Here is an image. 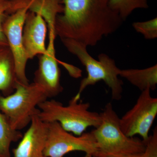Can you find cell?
I'll list each match as a JSON object with an SVG mask.
<instances>
[{"mask_svg":"<svg viewBox=\"0 0 157 157\" xmlns=\"http://www.w3.org/2000/svg\"><path fill=\"white\" fill-rule=\"evenodd\" d=\"M110 0H63L56 21V35L94 46L117 31L124 21L110 8Z\"/></svg>","mask_w":157,"mask_h":157,"instance_id":"cell-1","label":"cell"},{"mask_svg":"<svg viewBox=\"0 0 157 157\" xmlns=\"http://www.w3.org/2000/svg\"><path fill=\"white\" fill-rule=\"evenodd\" d=\"M65 47L76 56L85 67L87 76L82 80L78 92L74 98L80 100L82 93L90 86L103 81L110 89L112 99L119 101L122 98L123 83L118 78L120 69L117 67L115 61L106 54L98 56V60L88 52L87 46L81 42L70 39H61Z\"/></svg>","mask_w":157,"mask_h":157,"instance_id":"cell-2","label":"cell"},{"mask_svg":"<svg viewBox=\"0 0 157 157\" xmlns=\"http://www.w3.org/2000/svg\"><path fill=\"white\" fill-rule=\"evenodd\" d=\"M89 103H83L74 97L67 106L54 99L45 100L38 106V115L46 123L56 122L67 132L76 136L88 128H98L101 123L100 113L89 110Z\"/></svg>","mask_w":157,"mask_h":157,"instance_id":"cell-3","label":"cell"},{"mask_svg":"<svg viewBox=\"0 0 157 157\" xmlns=\"http://www.w3.org/2000/svg\"><path fill=\"white\" fill-rule=\"evenodd\" d=\"M48 99L38 85L34 82L23 84L16 80L13 93L0 95V110L8 118L12 128L20 131L30 124L39 111L38 106Z\"/></svg>","mask_w":157,"mask_h":157,"instance_id":"cell-4","label":"cell"},{"mask_svg":"<svg viewBox=\"0 0 157 157\" xmlns=\"http://www.w3.org/2000/svg\"><path fill=\"white\" fill-rule=\"evenodd\" d=\"M100 125L92 131L98 144V150L112 154H127L144 152L146 144L137 137H130L122 131L120 118L110 102L100 113Z\"/></svg>","mask_w":157,"mask_h":157,"instance_id":"cell-5","label":"cell"},{"mask_svg":"<svg viewBox=\"0 0 157 157\" xmlns=\"http://www.w3.org/2000/svg\"><path fill=\"white\" fill-rule=\"evenodd\" d=\"M48 124L47 139L44 153L46 157H63L70 152L85 153L92 156L99 149L92 132L76 136L67 132L56 122Z\"/></svg>","mask_w":157,"mask_h":157,"instance_id":"cell-6","label":"cell"},{"mask_svg":"<svg viewBox=\"0 0 157 157\" xmlns=\"http://www.w3.org/2000/svg\"><path fill=\"white\" fill-rule=\"evenodd\" d=\"M149 88L141 92L132 109L120 119L122 131L127 137L138 135L146 142L157 115V98L151 95Z\"/></svg>","mask_w":157,"mask_h":157,"instance_id":"cell-7","label":"cell"},{"mask_svg":"<svg viewBox=\"0 0 157 157\" xmlns=\"http://www.w3.org/2000/svg\"><path fill=\"white\" fill-rule=\"evenodd\" d=\"M28 8H22L10 14L4 22V33L13 56L16 80L23 84L29 83L26 73L27 56L23 41V29Z\"/></svg>","mask_w":157,"mask_h":157,"instance_id":"cell-8","label":"cell"},{"mask_svg":"<svg viewBox=\"0 0 157 157\" xmlns=\"http://www.w3.org/2000/svg\"><path fill=\"white\" fill-rule=\"evenodd\" d=\"M55 39L49 37L46 52L39 55V67L34 79V83L43 89L48 98L56 97L63 90L60 82V70L56 57Z\"/></svg>","mask_w":157,"mask_h":157,"instance_id":"cell-9","label":"cell"},{"mask_svg":"<svg viewBox=\"0 0 157 157\" xmlns=\"http://www.w3.org/2000/svg\"><path fill=\"white\" fill-rule=\"evenodd\" d=\"M39 111L32 117L29 127L18 145L12 150L13 157H46L44 151L48 124L41 120L38 115Z\"/></svg>","mask_w":157,"mask_h":157,"instance_id":"cell-10","label":"cell"},{"mask_svg":"<svg viewBox=\"0 0 157 157\" xmlns=\"http://www.w3.org/2000/svg\"><path fill=\"white\" fill-rule=\"evenodd\" d=\"M47 28V24L41 15L28 11L23 29V41L29 59L46 52Z\"/></svg>","mask_w":157,"mask_h":157,"instance_id":"cell-11","label":"cell"},{"mask_svg":"<svg viewBox=\"0 0 157 157\" xmlns=\"http://www.w3.org/2000/svg\"><path fill=\"white\" fill-rule=\"evenodd\" d=\"M63 0H11L12 11L14 12L22 8L40 14L47 24L49 37L56 38L55 25L58 15L63 13Z\"/></svg>","mask_w":157,"mask_h":157,"instance_id":"cell-12","label":"cell"},{"mask_svg":"<svg viewBox=\"0 0 157 157\" xmlns=\"http://www.w3.org/2000/svg\"><path fill=\"white\" fill-rule=\"evenodd\" d=\"M16 81L14 60L10 48L0 45V91L3 96L13 93Z\"/></svg>","mask_w":157,"mask_h":157,"instance_id":"cell-13","label":"cell"},{"mask_svg":"<svg viewBox=\"0 0 157 157\" xmlns=\"http://www.w3.org/2000/svg\"><path fill=\"white\" fill-rule=\"evenodd\" d=\"M119 76L126 79L141 92L147 88L154 90L157 85V65L144 69L120 70Z\"/></svg>","mask_w":157,"mask_h":157,"instance_id":"cell-14","label":"cell"},{"mask_svg":"<svg viewBox=\"0 0 157 157\" xmlns=\"http://www.w3.org/2000/svg\"><path fill=\"white\" fill-rule=\"evenodd\" d=\"M22 135L12 128L8 118L0 110V157H11V144L20 140Z\"/></svg>","mask_w":157,"mask_h":157,"instance_id":"cell-15","label":"cell"},{"mask_svg":"<svg viewBox=\"0 0 157 157\" xmlns=\"http://www.w3.org/2000/svg\"><path fill=\"white\" fill-rule=\"evenodd\" d=\"M109 6L124 21L134 10L149 7L147 0H110Z\"/></svg>","mask_w":157,"mask_h":157,"instance_id":"cell-16","label":"cell"},{"mask_svg":"<svg viewBox=\"0 0 157 157\" xmlns=\"http://www.w3.org/2000/svg\"><path fill=\"white\" fill-rule=\"evenodd\" d=\"M132 26L137 33L142 34L144 39H154L157 38V17L142 22H135Z\"/></svg>","mask_w":157,"mask_h":157,"instance_id":"cell-17","label":"cell"},{"mask_svg":"<svg viewBox=\"0 0 157 157\" xmlns=\"http://www.w3.org/2000/svg\"><path fill=\"white\" fill-rule=\"evenodd\" d=\"M11 12V0H0V45L9 46L4 33V22Z\"/></svg>","mask_w":157,"mask_h":157,"instance_id":"cell-18","label":"cell"},{"mask_svg":"<svg viewBox=\"0 0 157 157\" xmlns=\"http://www.w3.org/2000/svg\"><path fill=\"white\" fill-rule=\"evenodd\" d=\"M145 152L146 157H157V128H155L152 135H150L146 142Z\"/></svg>","mask_w":157,"mask_h":157,"instance_id":"cell-19","label":"cell"},{"mask_svg":"<svg viewBox=\"0 0 157 157\" xmlns=\"http://www.w3.org/2000/svg\"><path fill=\"white\" fill-rule=\"evenodd\" d=\"M146 153H141L127 154H112L103 152L98 150L93 155V157H146Z\"/></svg>","mask_w":157,"mask_h":157,"instance_id":"cell-20","label":"cell"},{"mask_svg":"<svg viewBox=\"0 0 157 157\" xmlns=\"http://www.w3.org/2000/svg\"><path fill=\"white\" fill-rule=\"evenodd\" d=\"M88 157H92V156L90 155V156H89Z\"/></svg>","mask_w":157,"mask_h":157,"instance_id":"cell-21","label":"cell"}]
</instances>
